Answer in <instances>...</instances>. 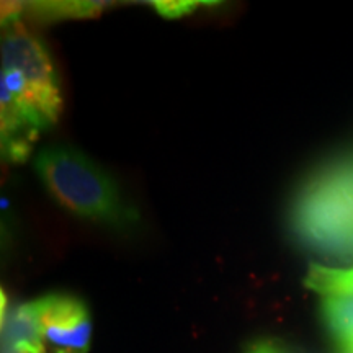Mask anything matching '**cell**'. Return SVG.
Wrapping results in <instances>:
<instances>
[{
    "label": "cell",
    "mask_w": 353,
    "mask_h": 353,
    "mask_svg": "<svg viewBox=\"0 0 353 353\" xmlns=\"http://www.w3.org/2000/svg\"><path fill=\"white\" fill-rule=\"evenodd\" d=\"M33 167L44 188L69 213L121 232L138 226V210L112 175L77 149L50 145L34 156Z\"/></svg>",
    "instance_id": "1"
},
{
    "label": "cell",
    "mask_w": 353,
    "mask_h": 353,
    "mask_svg": "<svg viewBox=\"0 0 353 353\" xmlns=\"http://www.w3.org/2000/svg\"><path fill=\"white\" fill-rule=\"evenodd\" d=\"M291 221L311 249L353 260V157L325 167L304 185Z\"/></svg>",
    "instance_id": "2"
},
{
    "label": "cell",
    "mask_w": 353,
    "mask_h": 353,
    "mask_svg": "<svg viewBox=\"0 0 353 353\" xmlns=\"http://www.w3.org/2000/svg\"><path fill=\"white\" fill-rule=\"evenodd\" d=\"M2 85L28 101L52 126L63 108L59 81L46 46L20 21L2 34Z\"/></svg>",
    "instance_id": "3"
},
{
    "label": "cell",
    "mask_w": 353,
    "mask_h": 353,
    "mask_svg": "<svg viewBox=\"0 0 353 353\" xmlns=\"http://www.w3.org/2000/svg\"><path fill=\"white\" fill-rule=\"evenodd\" d=\"M46 353H87L92 341L90 312L81 299L48 294L30 303Z\"/></svg>",
    "instance_id": "4"
},
{
    "label": "cell",
    "mask_w": 353,
    "mask_h": 353,
    "mask_svg": "<svg viewBox=\"0 0 353 353\" xmlns=\"http://www.w3.org/2000/svg\"><path fill=\"white\" fill-rule=\"evenodd\" d=\"M2 345L25 353H46L32 304L17 306L2 319Z\"/></svg>",
    "instance_id": "5"
},
{
    "label": "cell",
    "mask_w": 353,
    "mask_h": 353,
    "mask_svg": "<svg viewBox=\"0 0 353 353\" xmlns=\"http://www.w3.org/2000/svg\"><path fill=\"white\" fill-rule=\"evenodd\" d=\"M304 285L322 296H353V267L337 268L321 263L309 265Z\"/></svg>",
    "instance_id": "6"
},
{
    "label": "cell",
    "mask_w": 353,
    "mask_h": 353,
    "mask_svg": "<svg viewBox=\"0 0 353 353\" xmlns=\"http://www.w3.org/2000/svg\"><path fill=\"white\" fill-rule=\"evenodd\" d=\"M322 317L330 334L347 352L353 347V296H325L322 299Z\"/></svg>",
    "instance_id": "7"
},
{
    "label": "cell",
    "mask_w": 353,
    "mask_h": 353,
    "mask_svg": "<svg viewBox=\"0 0 353 353\" xmlns=\"http://www.w3.org/2000/svg\"><path fill=\"white\" fill-rule=\"evenodd\" d=\"M39 20H68L95 17L101 10L99 2H37L28 7Z\"/></svg>",
    "instance_id": "8"
},
{
    "label": "cell",
    "mask_w": 353,
    "mask_h": 353,
    "mask_svg": "<svg viewBox=\"0 0 353 353\" xmlns=\"http://www.w3.org/2000/svg\"><path fill=\"white\" fill-rule=\"evenodd\" d=\"M156 10L165 19H180V17L187 15L192 10H195L200 2H154Z\"/></svg>",
    "instance_id": "9"
},
{
    "label": "cell",
    "mask_w": 353,
    "mask_h": 353,
    "mask_svg": "<svg viewBox=\"0 0 353 353\" xmlns=\"http://www.w3.org/2000/svg\"><path fill=\"white\" fill-rule=\"evenodd\" d=\"M245 353H298L296 350L286 345L280 341H273V339H263V341L254 342L249 345Z\"/></svg>",
    "instance_id": "10"
},
{
    "label": "cell",
    "mask_w": 353,
    "mask_h": 353,
    "mask_svg": "<svg viewBox=\"0 0 353 353\" xmlns=\"http://www.w3.org/2000/svg\"><path fill=\"white\" fill-rule=\"evenodd\" d=\"M2 353H25L21 350H17V348L8 347V345H2Z\"/></svg>",
    "instance_id": "11"
},
{
    "label": "cell",
    "mask_w": 353,
    "mask_h": 353,
    "mask_svg": "<svg viewBox=\"0 0 353 353\" xmlns=\"http://www.w3.org/2000/svg\"><path fill=\"white\" fill-rule=\"evenodd\" d=\"M353 352V347L352 348H348V350L347 352H343V353H352Z\"/></svg>",
    "instance_id": "12"
},
{
    "label": "cell",
    "mask_w": 353,
    "mask_h": 353,
    "mask_svg": "<svg viewBox=\"0 0 353 353\" xmlns=\"http://www.w3.org/2000/svg\"><path fill=\"white\" fill-rule=\"evenodd\" d=\"M352 353H353V352H352Z\"/></svg>",
    "instance_id": "13"
}]
</instances>
